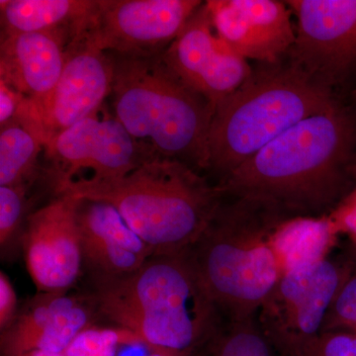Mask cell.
I'll use <instances>...</instances> for the list:
<instances>
[{"label":"cell","mask_w":356,"mask_h":356,"mask_svg":"<svg viewBox=\"0 0 356 356\" xmlns=\"http://www.w3.org/2000/svg\"><path fill=\"white\" fill-rule=\"evenodd\" d=\"M202 4L200 0H95L79 30L106 53L153 57L170 47Z\"/></svg>","instance_id":"obj_9"},{"label":"cell","mask_w":356,"mask_h":356,"mask_svg":"<svg viewBox=\"0 0 356 356\" xmlns=\"http://www.w3.org/2000/svg\"><path fill=\"white\" fill-rule=\"evenodd\" d=\"M79 199L67 192L28 215L21 234L26 267L40 293L67 292L83 264Z\"/></svg>","instance_id":"obj_11"},{"label":"cell","mask_w":356,"mask_h":356,"mask_svg":"<svg viewBox=\"0 0 356 356\" xmlns=\"http://www.w3.org/2000/svg\"><path fill=\"white\" fill-rule=\"evenodd\" d=\"M91 277L96 313L151 350L191 356L222 318L187 252L154 255L125 275Z\"/></svg>","instance_id":"obj_2"},{"label":"cell","mask_w":356,"mask_h":356,"mask_svg":"<svg viewBox=\"0 0 356 356\" xmlns=\"http://www.w3.org/2000/svg\"><path fill=\"white\" fill-rule=\"evenodd\" d=\"M95 0H1V35L70 30L74 34Z\"/></svg>","instance_id":"obj_20"},{"label":"cell","mask_w":356,"mask_h":356,"mask_svg":"<svg viewBox=\"0 0 356 356\" xmlns=\"http://www.w3.org/2000/svg\"><path fill=\"white\" fill-rule=\"evenodd\" d=\"M286 218L254 201L224 195L207 228L187 250L222 318L257 316L282 277L271 236Z\"/></svg>","instance_id":"obj_6"},{"label":"cell","mask_w":356,"mask_h":356,"mask_svg":"<svg viewBox=\"0 0 356 356\" xmlns=\"http://www.w3.org/2000/svg\"><path fill=\"white\" fill-rule=\"evenodd\" d=\"M76 220L83 264L92 275L132 273L154 255L108 203L79 199Z\"/></svg>","instance_id":"obj_16"},{"label":"cell","mask_w":356,"mask_h":356,"mask_svg":"<svg viewBox=\"0 0 356 356\" xmlns=\"http://www.w3.org/2000/svg\"><path fill=\"white\" fill-rule=\"evenodd\" d=\"M113 64L114 116L156 158L207 170L208 137L214 108L185 84L163 56L109 53Z\"/></svg>","instance_id":"obj_4"},{"label":"cell","mask_w":356,"mask_h":356,"mask_svg":"<svg viewBox=\"0 0 356 356\" xmlns=\"http://www.w3.org/2000/svg\"><path fill=\"white\" fill-rule=\"evenodd\" d=\"M29 184L0 186V247L2 252L15 243L24 227ZM21 235V233H20Z\"/></svg>","instance_id":"obj_23"},{"label":"cell","mask_w":356,"mask_h":356,"mask_svg":"<svg viewBox=\"0 0 356 356\" xmlns=\"http://www.w3.org/2000/svg\"><path fill=\"white\" fill-rule=\"evenodd\" d=\"M113 206L156 254L187 252L216 214L224 192L195 168L175 159L156 158L117 179H79L56 194Z\"/></svg>","instance_id":"obj_3"},{"label":"cell","mask_w":356,"mask_h":356,"mask_svg":"<svg viewBox=\"0 0 356 356\" xmlns=\"http://www.w3.org/2000/svg\"><path fill=\"white\" fill-rule=\"evenodd\" d=\"M44 146L46 134L38 107L27 98L17 117L1 127L0 186L31 184Z\"/></svg>","instance_id":"obj_18"},{"label":"cell","mask_w":356,"mask_h":356,"mask_svg":"<svg viewBox=\"0 0 356 356\" xmlns=\"http://www.w3.org/2000/svg\"><path fill=\"white\" fill-rule=\"evenodd\" d=\"M198 350V356H280L262 332L257 316L222 318Z\"/></svg>","instance_id":"obj_21"},{"label":"cell","mask_w":356,"mask_h":356,"mask_svg":"<svg viewBox=\"0 0 356 356\" xmlns=\"http://www.w3.org/2000/svg\"><path fill=\"white\" fill-rule=\"evenodd\" d=\"M113 64L83 30L72 34L64 70L48 99L38 107L46 144L65 129L95 114L111 95Z\"/></svg>","instance_id":"obj_13"},{"label":"cell","mask_w":356,"mask_h":356,"mask_svg":"<svg viewBox=\"0 0 356 356\" xmlns=\"http://www.w3.org/2000/svg\"><path fill=\"white\" fill-rule=\"evenodd\" d=\"M44 154L55 193L86 170L91 173L88 180L117 179L156 159L102 107L48 140Z\"/></svg>","instance_id":"obj_8"},{"label":"cell","mask_w":356,"mask_h":356,"mask_svg":"<svg viewBox=\"0 0 356 356\" xmlns=\"http://www.w3.org/2000/svg\"><path fill=\"white\" fill-rule=\"evenodd\" d=\"M218 36L247 60L277 64L296 39L291 13L278 0L205 2Z\"/></svg>","instance_id":"obj_14"},{"label":"cell","mask_w":356,"mask_h":356,"mask_svg":"<svg viewBox=\"0 0 356 356\" xmlns=\"http://www.w3.org/2000/svg\"><path fill=\"white\" fill-rule=\"evenodd\" d=\"M161 56L175 74L214 110L254 70L247 58L218 36L206 3L199 7Z\"/></svg>","instance_id":"obj_12"},{"label":"cell","mask_w":356,"mask_h":356,"mask_svg":"<svg viewBox=\"0 0 356 356\" xmlns=\"http://www.w3.org/2000/svg\"><path fill=\"white\" fill-rule=\"evenodd\" d=\"M95 310L67 292L40 293L1 332V356L33 350L64 353L79 332L90 327Z\"/></svg>","instance_id":"obj_15"},{"label":"cell","mask_w":356,"mask_h":356,"mask_svg":"<svg viewBox=\"0 0 356 356\" xmlns=\"http://www.w3.org/2000/svg\"><path fill=\"white\" fill-rule=\"evenodd\" d=\"M217 185L286 217L329 214L356 185V112L339 102L299 122Z\"/></svg>","instance_id":"obj_1"},{"label":"cell","mask_w":356,"mask_h":356,"mask_svg":"<svg viewBox=\"0 0 356 356\" xmlns=\"http://www.w3.org/2000/svg\"><path fill=\"white\" fill-rule=\"evenodd\" d=\"M350 264L351 252L330 255L316 266L282 275L257 314L262 332L278 355H311Z\"/></svg>","instance_id":"obj_7"},{"label":"cell","mask_w":356,"mask_h":356,"mask_svg":"<svg viewBox=\"0 0 356 356\" xmlns=\"http://www.w3.org/2000/svg\"><path fill=\"white\" fill-rule=\"evenodd\" d=\"M147 356H186L184 355H179V353H172V351L168 350H152L151 355Z\"/></svg>","instance_id":"obj_30"},{"label":"cell","mask_w":356,"mask_h":356,"mask_svg":"<svg viewBox=\"0 0 356 356\" xmlns=\"http://www.w3.org/2000/svg\"><path fill=\"white\" fill-rule=\"evenodd\" d=\"M70 30L1 35L0 81L43 104L57 86L65 62Z\"/></svg>","instance_id":"obj_17"},{"label":"cell","mask_w":356,"mask_h":356,"mask_svg":"<svg viewBox=\"0 0 356 356\" xmlns=\"http://www.w3.org/2000/svg\"><path fill=\"white\" fill-rule=\"evenodd\" d=\"M132 332L121 327H86L65 350V356H116L122 346L140 344Z\"/></svg>","instance_id":"obj_22"},{"label":"cell","mask_w":356,"mask_h":356,"mask_svg":"<svg viewBox=\"0 0 356 356\" xmlns=\"http://www.w3.org/2000/svg\"><path fill=\"white\" fill-rule=\"evenodd\" d=\"M339 102L334 89L289 60L262 64L215 107L207 170L221 181L293 126Z\"/></svg>","instance_id":"obj_5"},{"label":"cell","mask_w":356,"mask_h":356,"mask_svg":"<svg viewBox=\"0 0 356 356\" xmlns=\"http://www.w3.org/2000/svg\"><path fill=\"white\" fill-rule=\"evenodd\" d=\"M24 95L11 88L9 84L0 81V125L6 126L13 121L24 106Z\"/></svg>","instance_id":"obj_28"},{"label":"cell","mask_w":356,"mask_h":356,"mask_svg":"<svg viewBox=\"0 0 356 356\" xmlns=\"http://www.w3.org/2000/svg\"><path fill=\"white\" fill-rule=\"evenodd\" d=\"M309 356H356V336L343 332H325Z\"/></svg>","instance_id":"obj_26"},{"label":"cell","mask_w":356,"mask_h":356,"mask_svg":"<svg viewBox=\"0 0 356 356\" xmlns=\"http://www.w3.org/2000/svg\"><path fill=\"white\" fill-rule=\"evenodd\" d=\"M17 295L3 271L0 273V329L4 331L18 314Z\"/></svg>","instance_id":"obj_27"},{"label":"cell","mask_w":356,"mask_h":356,"mask_svg":"<svg viewBox=\"0 0 356 356\" xmlns=\"http://www.w3.org/2000/svg\"><path fill=\"white\" fill-rule=\"evenodd\" d=\"M339 235L327 215L282 220L271 242L282 275L316 266L331 255Z\"/></svg>","instance_id":"obj_19"},{"label":"cell","mask_w":356,"mask_h":356,"mask_svg":"<svg viewBox=\"0 0 356 356\" xmlns=\"http://www.w3.org/2000/svg\"><path fill=\"white\" fill-rule=\"evenodd\" d=\"M20 356H65L64 353H48L43 350H33Z\"/></svg>","instance_id":"obj_29"},{"label":"cell","mask_w":356,"mask_h":356,"mask_svg":"<svg viewBox=\"0 0 356 356\" xmlns=\"http://www.w3.org/2000/svg\"><path fill=\"white\" fill-rule=\"evenodd\" d=\"M327 217L337 235L348 236L356 245V185Z\"/></svg>","instance_id":"obj_25"},{"label":"cell","mask_w":356,"mask_h":356,"mask_svg":"<svg viewBox=\"0 0 356 356\" xmlns=\"http://www.w3.org/2000/svg\"><path fill=\"white\" fill-rule=\"evenodd\" d=\"M351 250L350 271L332 302L323 334L343 332L356 336V250Z\"/></svg>","instance_id":"obj_24"},{"label":"cell","mask_w":356,"mask_h":356,"mask_svg":"<svg viewBox=\"0 0 356 356\" xmlns=\"http://www.w3.org/2000/svg\"><path fill=\"white\" fill-rule=\"evenodd\" d=\"M298 20L288 58L332 89L356 77V0H288Z\"/></svg>","instance_id":"obj_10"},{"label":"cell","mask_w":356,"mask_h":356,"mask_svg":"<svg viewBox=\"0 0 356 356\" xmlns=\"http://www.w3.org/2000/svg\"><path fill=\"white\" fill-rule=\"evenodd\" d=\"M353 248H355V250H356V245H353Z\"/></svg>","instance_id":"obj_32"},{"label":"cell","mask_w":356,"mask_h":356,"mask_svg":"<svg viewBox=\"0 0 356 356\" xmlns=\"http://www.w3.org/2000/svg\"><path fill=\"white\" fill-rule=\"evenodd\" d=\"M353 97H355V99L356 100V88L355 89V91H353Z\"/></svg>","instance_id":"obj_31"}]
</instances>
